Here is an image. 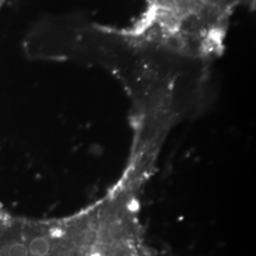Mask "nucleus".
Listing matches in <instances>:
<instances>
[{
  "instance_id": "nucleus-1",
  "label": "nucleus",
  "mask_w": 256,
  "mask_h": 256,
  "mask_svg": "<svg viewBox=\"0 0 256 256\" xmlns=\"http://www.w3.org/2000/svg\"><path fill=\"white\" fill-rule=\"evenodd\" d=\"M5 1H6V0H0V9H1V7H2V5L4 4Z\"/></svg>"
}]
</instances>
